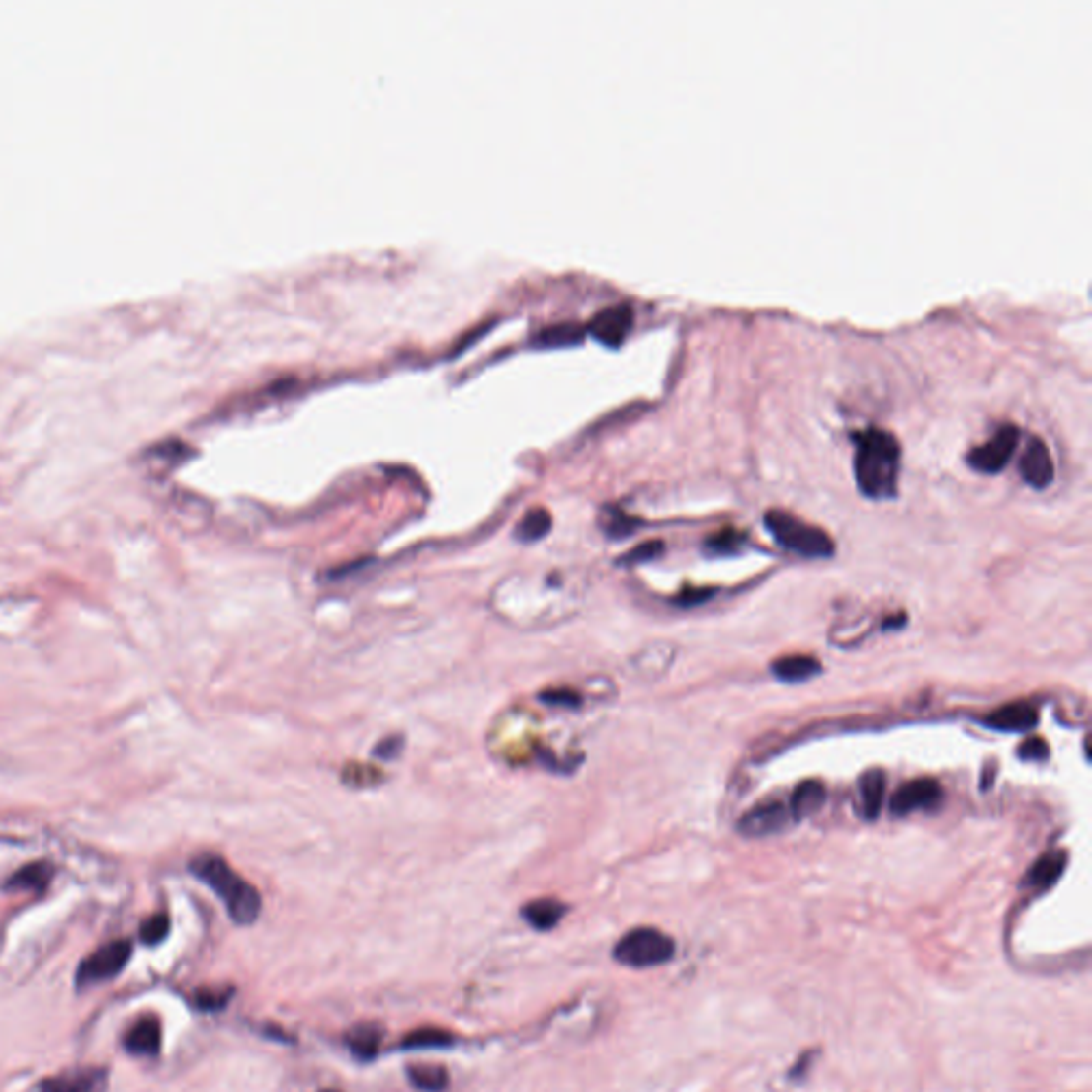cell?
Returning a JSON list of instances; mask_svg holds the SVG:
<instances>
[{"label": "cell", "mask_w": 1092, "mask_h": 1092, "mask_svg": "<svg viewBox=\"0 0 1092 1092\" xmlns=\"http://www.w3.org/2000/svg\"><path fill=\"white\" fill-rule=\"evenodd\" d=\"M854 474L858 489L871 500H887L896 495L900 474V444L885 429L869 427L858 431Z\"/></svg>", "instance_id": "1"}, {"label": "cell", "mask_w": 1092, "mask_h": 1092, "mask_svg": "<svg viewBox=\"0 0 1092 1092\" xmlns=\"http://www.w3.org/2000/svg\"><path fill=\"white\" fill-rule=\"evenodd\" d=\"M191 873L208 883L220 896L224 907L237 924H252L261 915V894L237 875L228 862L215 854H199L191 860Z\"/></svg>", "instance_id": "2"}, {"label": "cell", "mask_w": 1092, "mask_h": 1092, "mask_svg": "<svg viewBox=\"0 0 1092 1092\" xmlns=\"http://www.w3.org/2000/svg\"><path fill=\"white\" fill-rule=\"evenodd\" d=\"M766 530L773 534L775 543L786 550L797 552L800 557H832L834 543L832 538L815 525L800 521L784 510H771L764 515Z\"/></svg>", "instance_id": "3"}, {"label": "cell", "mask_w": 1092, "mask_h": 1092, "mask_svg": "<svg viewBox=\"0 0 1092 1092\" xmlns=\"http://www.w3.org/2000/svg\"><path fill=\"white\" fill-rule=\"evenodd\" d=\"M674 941L664 935L662 930L651 926H640L626 933L613 950V956L617 963H622L631 968H649L659 966L674 956Z\"/></svg>", "instance_id": "4"}, {"label": "cell", "mask_w": 1092, "mask_h": 1092, "mask_svg": "<svg viewBox=\"0 0 1092 1092\" xmlns=\"http://www.w3.org/2000/svg\"><path fill=\"white\" fill-rule=\"evenodd\" d=\"M1020 436L1022 434L1018 425L1014 423L1001 425L988 442L979 444V447H975L966 455L968 465L981 471V474H999V471L1009 463L1011 455L1016 453Z\"/></svg>", "instance_id": "5"}, {"label": "cell", "mask_w": 1092, "mask_h": 1092, "mask_svg": "<svg viewBox=\"0 0 1092 1092\" xmlns=\"http://www.w3.org/2000/svg\"><path fill=\"white\" fill-rule=\"evenodd\" d=\"M130 954H132L130 941L118 939L107 943V946L90 954L88 959L79 965L77 986L84 988V986H92V983H101L116 977L130 961Z\"/></svg>", "instance_id": "6"}, {"label": "cell", "mask_w": 1092, "mask_h": 1092, "mask_svg": "<svg viewBox=\"0 0 1092 1092\" xmlns=\"http://www.w3.org/2000/svg\"><path fill=\"white\" fill-rule=\"evenodd\" d=\"M941 800V788L935 779H913L900 786L889 800L892 815H909L918 808H933Z\"/></svg>", "instance_id": "7"}, {"label": "cell", "mask_w": 1092, "mask_h": 1092, "mask_svg": "<svg viewBox=\"0 0 1092 1092\" xmlns=\"http://www.w3.org/2000/svg\"><path fill=\"white\" fill-rule=\"evenodd\" d=\"M1020 474L1033 489H1046L1054 480V462L1042 438H1029L1020 460Z\"/></svg>", "instance_id": "8"}, {"label": "cell", "mask_w": 1092, "mask_h": 1092, "mask_svg": "<svg viewBox=\"0 0 1092 1092\" xmlns=\"http://www.w3.org/2000/svg\"><path fill=\"white\" fill-rule=\"evenodd\" d=\"M631 322H633V312L630 305L626 303L611 305L600 309V312L591 318L589 331L593 337H598L602 344L617 346L622 344L624 337L630 333Z\"/></svg>", "instance_id": "9"}, {"label": "cell", "mask_w": 1092, "mask_h": 1092, "mask_svg": "<svg viewBox=\"0 0 1092 1092\" xmlns=\"http://www.w3.org/2000/svg\"><path fill=\"white\" fill-rule=\"evenodd\" d=\"M788 815L790 808H786L781 802L756 806L738 821V832L749 839L768 837V834H775L788 826Z\"/></svg>", "instance_id": "10"}, {"label": "cell", "mask_w": 1092, "mask_h": 1092, "mask_svg": "<svg viewBox=\"0 0 1092 1092\" xmlns=\"http://www.w3.org/2000/svg\"><path fill=\"white\" fill-rule=\"evenodd\" d=\"M1037 719H1040V714H1037L1035 707L1027 703H1011L990 713L986 723L1001 732H1027L1037 725Z\"/></svg>", "instance_id": "11"}, {"label": "cell", "mask_w": 1092, "mask_h": 1092, "mask_svg": "<svg viewBox=\"0 0 1092 1092\" xmlns=\"http://www.w3.org/2000/svg\"><path fill=\"white\" fill-rule=\"evenodd\" d=\"M107 1073L103 1069H82L53 1080H45L39 1092H105Z\"/></svg>", "instance_id": "12"}, {"label": "cell", "mask_w": 1092, "mask_h": 1092, "mask_svg": "<svg viewBox=\"0 0 1092 1092\" xmlns=\"http://www.w3.org/2000/svg\"><path fill=\"white\" fill-rule=\"evenodd\" d=\"M163 1042V1031L154 1018H143L132 1024L125 1035V1048L132 1056H156Z\"/></svg>", "instance_id": "13"}, {"label": "cell", "mask_w": 1092, "mask_h": 1092, "mask_svg": "<svg viewBox=\"0 0 1092 1092\" xmlns=\"http://www.w3.org/2000/svg\"><path fill=\"white\" fill-rule=\"evenodd\" d=\"M826 802V788L817 779H806L794 790L790 800V813L797 819L811 817Z\"/></svg>", "instance_id": "14"}, {"label": "cell", "mask_w": 1092, "mask_h": 1092, "mask_svg": "<svg viewBox=\"0 0 1092 1092\" xmlns=\"http://www.w3.org/2000/svg\"><path fill=\"white\" fill-rule=\"evenodd\" d=\"M773 674L784 683H802L811 681L821 672V664L811 655H790L779 657L771 666Z\"/></svg>", "instance_id": "15"}, {"label": "cell", "mask_w": 1092, "mask_h": 1092, "mask_svg": "<svg viewBox=\"0 0 1092 1092\" xmlns=\"http://www.w3.org/2000/svg\"><path fill=\"white\" fill-rule=\"evenodd\" d=\"M568 913V907L563 905V902L555 900V898H541V900H532L528 902V905L523 907L521 915L523 920L528 922L532 928L536 930H550L555 928L563 915Z\"/></svg>", "instance_id": "16"}, {"label": "cell", "mask_w": 1092, "mask_h": 1092, "mask_svg": "<svg viewBox=\"0 0 1092 1092\" xmlns=\"http://www.w3.org/2000/svg\"><path fill=\"white\" fill-rule=\"evenodd\" d=\"M860 800H862V813L867 819H875L883 808L885 800V773L880 768L867 771L860 779Z\"/></svg>", "instance_id": "17"}, {"label": "cell", "mask_w": 1092, "mask_h": 1092, "mask_svg": "<svg viewBox=\"0 0 1092 1092\" xmlns=\"http://www.w3.org/2000/svg\"><path fill=\"white\" fill-rule=\"evenodd\" d=\"M1064 867H1067V854L1048 852L1031 867L1027 875V883L1037 889H1048L1060 880Z\"/></svg>", "instance_id": "18"}, {"label": "cell", "mask_w": 1092, "mask_h": 1092, "mask_svg": "<svg viewBox=\"0 0 1092 1092\" xmlns=\"http://www.w3.org/2000/svg\"><path fill=\"white\" fill-rule=\"evenodd\" d=\"M53 869L47 862H31V865L22 867L18 873L11 875L7 882V889H31V892H43V889L51 882Z\"/></svg>", "instance_id": "19"}, {"label": "cell", "mask_w": 1092, "mask_h": 1092, "mask_svg": "<svg viewBox=\"0 0 1092 1092\" xmlns=\"http://www.w3.org/2000/svg\"><path fill=\"white\" fill-rule=\"evenodd\" d=\"M550 525H552V519H550L548 512L545 508H534L519 523V528H517L519 541H523V543L541 541L543 536H546L550 532Z\"/></svg>", "instance_id": "20"}, {"label": "cell", "mask_w": 1092, "mask_h": 1092, "mask_svg": "<svg viewBox=\"0 0 1092 1092\" xmlns=\"http://www.w3.org/2000/svg\"><path fill=\"white\" fill-rule=\"evenodd\" d=\"M380 1040H382V1031L378 1027L363 1024V1027H357L348 1035V1046L357 1056L372 1058L380 1048Z\"/></svg>", "instance_id": "21"}, {"label": "cell", "mask_w": 1092, "mask_h": 1092, "mask_svg": "<svg viewBox=\"0 0 1092 1092\" xmlns=\"http://www.w3.org/2000/svg\"><path fill=\"white\" fill-rule=\"evenodd\" d=\"M408 1077L414 1088L425 1092H440L449 1086V1075L442 1067H434V1064H423V1067H412L408 1071Z\"/></svg>", "instance_id": "22"}, {"label": "cell", "mask_w": 1092, "mask_h": 1092, "mask_svg": "<svg viewBox=\"0 0 1092 1092\" xmlns=\"http://www.w3.org/2000/svg\"><path fill=\"white\" fill-rule=\"evenodd\" d=\"M453 1044V1035L449 1031L444 1029H434V1027H425V1029H416L412 1031L410 1035H406V1040H403V1048H410V1050H425V1048H447Z\"/></svg>", "instance_id": "23"}, {"label": "cell", "mask_w": 1092, "mask_h": 1092, "mask_svg": "<svg viewBox=\"0 0 1092 1092\" xmlns=\"http://www.w3.org/2000/svg\"><path fill=\"white\" fill-rule=\"evenodd\" d=\"M581 337V329H578L576 325H570V322H563V325H555V327H548L545 331H541V335H538V340H541V344H570L574 340H578Z\"/></svg>", "instance_id": "24"}, {"label": "cell", "mask_w": 1092, "mask_h": 1092, "mask_svg": "<svg viewBox=\"0 0 1092 1092\" xmlns=\"http://www.w3.org/2000/svg\"><path fill=\"white\" fill-rule=\"evenodd\" d=\"M167 935H169V918L165 913L152 915V918L145 920L141 926V941L147 943V946L160 943Z\"/></svg>", "instance_id": "25"}, {"label": "cell", "mask_w": 1092, "mask_h": 1092, "mask_svg": "<svg viewBox=\"0 0 1092 1092\" xmlns=\"http://www.w3.org/2000/svg\"><path fill=\"white\" fill-rule=\"evenodd\" d=\"M743 541H745V536L738 534L736 530H723L719 534L711 536L707 546L713 548V550H717V552H732L740 545H743Z\"/></svg>", "instance_id": "26"}, {"label": "cell", "mask_w": 1092, "mask_h": 1092, "mask_svg": "<svg viewBox=\"0 0 1092 1092\" xmlns=\"http://www.w3.org/2000/svg\"><path fill=\"white\" fill-rule=\"evenodd\" d=\"M231 996H233V990H199L195 996V1005L204 1011L222 1009Z\"/></svg>", "instance_id": "27"}, {"label": "cell", "mask_w": 1092, "mask_h": 1092, "mask_svg": "<svg viewBox=\"0 0 1092 1092\" xmlns=\"http://www.w3.org/2000/svg\"><path fill=\"white\" fill-rule=\"evenodd\" d=\"M541 700L550 707H561V709H576L581 705V696L570 690H548L541 694Z\"/></svg>", "instance_id": "28"}, {"label": "cell", "mask_w": 1092, "mask_h": 1092, "mask_svg": "<svg viewBox=\"0 0 1092 1092\" xmlns=\"http://www.w3.org/2000/svg\"><path fill=\"white\" fill-rule=\"evenodd\" d=\"M664 545L659 541H651V543H644L640 546H636L633 550H630L628 555L622 559V563H642V561H649V559H655L659 552H662Z\"/></svg>", "instance_id": "29"}, {"label": "cell", "mask_w": 1092, "mask_h": 1092, "mask_svg": "<svg viewBox=\"0 0 1092 1092\" xmlns=\"http://www.w3.org/2000/svg\"><path fill=\"white\" fill-rule=\"evenodd\" d=\"M1018 753H1020L1022 758H1027V760H1042V758L1048 756V745H1046V740L1031 738V740H1027V743H1024V745L1020 747Z\"/></svg>", "instance_id": "30"}, {"label": "cell", "mask_w": 1092, "mask_h": 1092, "mask_svg": "<svg viewBox=\"0 0 1092 1092\" xmlns=\"http://www.w3.org/2000/svg\"><path fill=\"white\" fill-rule=\"evenodd\" d=\"M714 593V589H685L681 596L677 598L679 604L683 606H694V604H703L705 600H709Z\"/></svg>", "instance_id": "31"}, {"label": "cell", "mask_w": 1092, "mask_h": 1092, "mask_svg": "<svg viewBox=\"0 0 1092 1092\" xmlns=\"http://www.w3.org/2000/svg\"><path fill=\"white\" fill-rule=\"evenodd\" d=\"M633 528H636L633 519H628L624 515H615L613 521H609V525H606V530H609L611 536H626V534L633 532Z\"/></svg>", "instance_id": "32"}, {"label": "cell", "mask_w": 1092, "mask_h": 1092, "mask_svg": "<svg viewBox=\"0 0 1092 1092\" xmlns=\"http://www.w3.org/2000/svg\"><path fill=\"white\" fill-rule=\"evenodd\" d=\"M325 1092H335V1090H325Z\"/></svg>", "instance_id": "33"}]
</instances>
